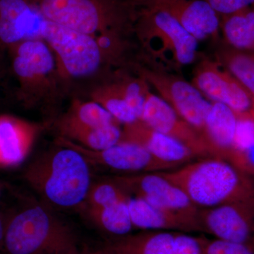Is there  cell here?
Listing matches in <instances>:
<instances>
[{
    "instance_id": "cell-1",
    "label": "cell",
    "mask_w": 254,
    "mask_h": 254,
    "mask_svg": "<svg viewBox=\"0 0 254 254\" xmlns=\"http://www.w3.org/2000/svg\"><path fill=\"white\" fill-rule=\"evenodd\" d=\"M56 145L28 165L23 179L50 208L83 210L93 182L91 164L74 148Z\"/></svg>"
},
{
    "instance_id": "cell-2",
    "label": "cell",
    "mask_w": 254,
    "mask_h": 254,
    "mask_svg": "<svg viewBox=\"0 0 254 254\" xmlns=\"http://www.w3.org/2000/svg\"><path fill=\"white\" fill-rule=\"evenodd\" d=\"M198 209L213 208L254 193V182L236 166L217 157L196 159L160 173Z\"/></svg>"
},
{
    "instance_id": "cell-3",
    "label": "cell",
    "mask_w": 254,
    "mask_h": 254,
    "mask_svg": "<svg viewBox=\"0 0 254 254\" xmlns=\"http://www.w3.org/2000/svg\"><path fill=\"white\" fill-rule=\"evenodd\" d=\"M72 227L44 204H31L10 214L0 254H77Z\"/></svg>"
},
{
    "instance_id": "cell-4",
    "label": "cell",
    "mask_w": 254,
    "mask_h": 254,
    "mask_svg": "<svg viewBox=\"0 0 254 254\" xmlns=\"http://www.w3.org/2000/svg\"><path fill=\"white\" fill-rule=\"evenodd\" d=\"M46 20L91 36L123 35L136 14L124 0H26Z\"/></svg>"
},
{
    "instance_id": "cell-5",
    "label": "cell",
    "mask_w": 254,
    "mask_h": 254,
    "mask_svg": "<svg viewBox=\"0 0 254 254\" xmlns=\"http://www.w3.org/2000/svg\"><path fill=\"white\" fill-rule=\"evenodd\" d=\"M134 29L155 67L176 71L198 57V41L161 8H141L136 14Z\"/></svg>"
},
{
    "instance_id": "cell-6",
    "label": "cell",
    "mask_w": 254,
    "mask_h": 254,
    "mask_svg": "<svg viewBox=\"0 0 254 254\" xmlns=\"http://www.w3.org/2000/svg\"><path fill=\"white\" fill-rule=\"evenodd\" d=\"M41 40L54 53L61 76L89 77L110 62L98 36L74 31L46 18L42 27Z\"/></svg>"
},
{
    "instance_id": "cell-7",
    "label": "cell",
    "mask_w": 254,
    "mask_h": 254,
    "mask_svg": "<svg viewBox=\"0 0 254 254\" xmlns=\"http://www.w3.org/2000/svg\"><path fill=\"white\" fill-rule=\"evenodd\" d=\"M12 72L18 83V98L26 105L46 99L60 74L56 57L41 39L27 40L7 50Z\"/></svg>"
},
{
    "instance_id": "cell-8",
    "label": "cell",
    "mask_w": 254,
    "mask_h": 254,
    "mask_svg": "<svg viewBox=\"0 0 254 254\" xmlns=\"http://www.w3.org/2000/svg\"><path fill=\"white\" fill-rule=\"evenodd\" d=\"M135 68L137 75L153 87L158 96L201 134L212 102L192 83L171 71L141 65H136Z\"/></svg>"
},
{
    "instance_id": "cell-9",
    "label": "cell",
    "mask_w": 254,
    "mask_h": 254,
    "mask_svg": "<svg viewBox=\"0 0 254 254\" xmlns=\"http://www.w3.org/2000/svg\"><path fill=\"white\" fill-rule=\"evenodd\" d=\"M203 233L235 243L254 246V193L213 207L199 209Z\"/></svg>"
},
{
    "instance_id": "cell-10",
    "label": "cell",
    "mask_w": 254,
    "mask_h": 254,
    "mask_svg": "<svg viewBox=\"0 0 254 254\" xmlns=\"http://www.w3.org/2000/svg\"><path fill=\"white\" fill-rule=\"evenodd\" d=\"M112 178L129 196L142 198L150 204L179 214L199 224V209L193 204L182 190L160 173L118 175Z\"/></svg>"
},
{
    "instance_id": "cell-11",
    "label": "cell",
    "mask_w": 254,
    "mask_h": 254,
    "mask_svg": "<svg viewBox=\"0 0 254 254\" xmlns=\"http://www.w3.org/2000/svg\"><path fill=\"white\" fill-rule=\"evenodd\" d=\"M56 142L78 150L91 165L109 169L120 175L161 173L177 168L158 160L141 145L130 142L120 141L101 150L88 149L60 136Z\"/></svg>"
},
{
    "instance_id": "cell-12",
    "label": "cell",
    "mask_w": 254,
    "mask_h": 254,
    "mask_svg": "<svg viewBox=\"0 0 254 254\" xmlns=\"http://www.w3.org/2000/svg\"><path fill=\"white\" fill-rule=\"evenodd\" d=\"M191 83L212 103L227 105L238 115L254 113L253 97L220 63L203 60L195 68Z\"/></svg>"
},
{
    "instance_id": "cell-13",
    "label": "cell",
    "mask_w": 254,
    "mask_h": 254,
    "mask_svg": "<svg viewBox=\"0 0 254 254\" xmlns=\"http://www.w3.org/2000/svg\"><path fill=\"white\" fill-rule=\"evenodd\" d=\"M139 120L187 145L198 158L211 156L199 132L184 120L165 100L150 91L145 98Z\"/></svg>"
},
{
    "instance_id": "cell-14",
    "label": "cell",
    "mask_w": 254,
    "mask_h": 254,
    "mask_svg": "<svg viewBox=\"0 0 254 254\" xmlns=\"http://www.w3.org/2000/svg\"><path fill=\"white\" fill-rule=\"evenodd\" d=\"M45 18L26 0H0V50L41 39Z\"/></svg>"
},
{
    "instance_id": "cell-15",
    "label": "cell",
    "mask_w": 254,
    "mask_h": 254,
    "mask_svg": "<svg viewBox=\"0 0 254 254\" xmlns=\"http://www.w3.org/2000/svg\"><path fill=\"white\" fill-rule=\"evenodd\" d=\"M120 141L141 145L158 160L176 168L200 158L187 145L150 128L141 120L124 125Z\"/></svg>"
},
{
    "instance_id": "cell-16",
    "label": "cell",
    "mask_w": 254,
    "mask_h": 254,
    "mask_svg": "<svg viewBox=\"0 0 254 254\" xmlns=\"http://www.w3.org/2000/svg\"><path fill=\"white\" fill-rule=\"evenodd\" d=\"M150 6L168 11L198 42L219 36L221 17L206 0H158Z\"/></svg>"
},
{
    "instance_id": "cell-17",
    "label": "cell",
    "mask_w": 254,
    "mask_h": 254,
    "mask_svg": "<svg viewBox=\"0 0 254 254\" xmlns=\"http://www.w3.org/2000/svg\"><path fill=\"white\" fill-rule=\"evenodd\" d=\"M43 128L40 124L14 115H0V168L22 164Z\"/></svg>"
},
{
    "instance_id": "cell-18",
    "label": "cell",
    "mask_w": 254,
    "mask_h": 254,
    "mask_svg": "<svg viewBox=\"0 0 254 254\" xmlns=\"http://www.w3.org/2000/svg\"><path fill=\"white\" fill-rule=\"evenodd\" d=\"M237 123L238 114L227 105L212 103L201 133L211 156L232 163Z\"/></svg>"
},
{
    "instance_id": "cell-19",
    "label": "cell",
    "mask_w": 254,
    "mask_h": 254,
    "mask_svg": "<svg viewBox=\"0 0 254 254\" xmlns=\"http://www.w3.org/2000/svg\"><path fill=\"white\" fill-rule=\"evenodd\" d=\"M127 204L134 229L189 234L202 232L198 222L150 204L142 198L130 196Z\"/></svg>"
},
{
    "instance_id": "cell-20",
    "label": "cell",
    "mask_w": 254,
    "mask_h": 254,
    "mask_svg": "<svg viewBox=\"0 0 254 254\" xmlns=\"http://www.w3.org/2000/svg\"><path fill=\"white\" fill-rule=\"evenodd\" d=\"M177 232L141 230L111 237L100 250L105 254H175Z\"/></svg>"
},
{
    "instance_id": "cell-21",
    "label": "cell",
    "mask_w": 254,
    "mask_h": 254,
    "mask_svg": "<svg viewBox=\"0 0 254 254\" xmlns=\"http://www.w3.org/2000/svg\"><path fill=\"white\" fill-rule=\"evenodd\" d=\"M119 123L96 102L76 101L56 123L59 133L76 128H93Z\"/></svg>"
},
{
    "instance_id": "cell-22",
    "label": "cell",
    "mask_w": 254,
    "mask_h": 254,
    "mask_svg": "<svg viewBox=\"0 0 254 254\" xmlns=\"http://www.w3.org/2000/svg\"><path fill=\"white\" fill-rule=\"evenodd\" d=\"M127 200H122L98 209L86 210L88 218L95 226L112 237L131 233L133 228Z\"/></svg>"
},
{
    "instance_id": "cell-23",
    "label": "cell",
    "mask_w": 254,
    "mask_h": 254,
    "mask_svg": "<svg viewBox=\"0 0 254 254\" xmlns=\"http://www.w3.org/2000/svg\"><path fill=\"white\" fill-rule=\"evenodd\" d=\"M119 123L93 128H76L66 130L60 136L88 149L101 150L121 141L123 129Z\"/></svg>"
},
{
    "instance_id": "cell-24",
    "label": "cell",
    "mask_w": 254,
    "mask_h": 254,
    "mask_svg": "<svg viewBox=\"0 0 254 254\" xmlns=\"http://www.w3.org/2000/svg\"><path fill=\"white\" fill-rule=\"evenodd\" d=\"M222 32L227 43L240 50H254V9L221 17Z\"/></svg>"
},
{
    "instance_id": "cell-25",
    "label": "cell",
    "mask_w": 254,
    "mask_h": 254,
    "mask_svg": "<svg viewBox=\"0 0 254 254\" xmlns=\"http://www.w3.org/2000/svg\"><path fill=\"white\" fill-rule=\"evenodd\" d=\"M92 100L101 105L119 123L124 125L138 120L127 103L118 78L98 87L93 91Z\"/></svg>"
},
{
    "instance_id": "cell-26",
    "label": "cell",
    "mask_w": 254,
    "mask_h": 254,
    "mask_svg": "<svg viewBox=\"0 0 254 254\" xmlns=\"http://www.w3.org/2000/svg\"><path fill=\"white\" fill-rule=\"evenodd\" d=\"M217 58L254 99V56L222 48L219 50Z\"/></svg>"
},
{
    "instance_id": "cell-27",
    "label": "cell",
    "mask_w": 254,
    "mask_h": 254,
    "mask_svg": "<svg viewBox=\"0 0 254 254\" xmlns=\"http://www.w3.org/2000/svg\"><path fill=\"white\" fill-rule=\"evenodd\" d=\"M129 195L110 177L93 182L83 210L104 208L122 200H128Z\"/></svg>"
},
{
    "instance_id": "cell-28",
    "label": "cell",
    "mask_w": 254,
    "mask_h": 254,
    "mask_svg": "<svg viewBox=\"0 0 254 254\" xmlns=\"http://www.w3.org/2000/svg\"><path fill=\"white\" fill-rule=\"evenodd\" d=\"M203 254H254V246L206 238Z\"/></svg>"
},
{
    "instance_id": "cell-29",
    "label": "cell",
    "mask_w": 254,
    "mask_h": 254,
    "mask_svg": "<svg viewBox=\"0 0 254 254\" xmlns=\"http://www.w3.org/2000/svg\"><path fill=\"white\" fill-rule=\"evenodd\" d=\"M220 17L236 14L249 9L254 0H206Z\"/></svg>"
},
{
    "instance_id": "cell-30",
    "label": "cell",
    "mask_w": 254,
    "mask_h": 254,
    "mask_svg": "<svg viewBox=\"0 0 254 254\" xmlns=\"http://www.w3.org/2000/svg\"><path fill=\"white\" fill-rule=\"evenodd\" d=\"M10 214L11 213H4L3 210H0V247L2 243L6 222H7Z\"/></svg>"
},
{
    "instance_id": "cell-31",
    "label": "cell",
    "mask_w": 254,
    "mask_h": 254,
    "mask_svg": "<svg viewBox=\"0 0 254 254\" xmlns=\"http://www.w3.org/2000/svg\"><path fill=\"white\" fill-rule=\"evenodd\" d=\"M158 0H131V2L133 4L138 5V6H141V8L145 7V6H150V5L154 4V3L158 1Z\"/></svg>"
},
{
    "instance_id": "cell-32",
    "label": "cell",
    "mask_w": 254,
    "mask_h": 254,
    "mask_svg": "<svg viewBox=\"0 0 254 254\" xmlns=\"http://www.w3.org/2000/svg\"><path fill=\"white\" fill-rule=\"evenodd\" d=\"M77 254H105L104 252H102L101 250H80Z\"/></svg>"
},
{
    "instance_id": "cell-33",
    "label": "cell",
    "mask_w": 254,
    "mask_h": 254,
    "mask_svg": "<svg viewBox=\"0 0 254 254\" xmlns=\"http://www.w3.org/2000/svg\"><path fill=\"white\" fill-rule=\"evenodd\" d=\"M4 189H3L2 185L0 183V202H1V198H2L3 193H4Z\"/></svg>"
},
{
    "instance_id": "cell-34",
    "label": "cell",
    "mask_w": 254,
    "mask_h": 254,
    "mask_svg": "<svg viewBox=\"0 0 254 254\" xmlns=\"http://www.w3.org/2000/svg\"></svg>"
}]
</instances>
